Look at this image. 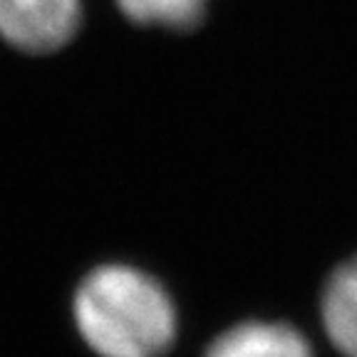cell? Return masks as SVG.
Segmentation results:
<instances>
[{
	"mask_svg": "<svg viewBox=\"0 0 357 357\" xmlns=\"http://www.w3.org/2000/svg\"><path fill=\"white\" fill-rule=\"evenodd\" d=\"M75 323L100 357H162L176 335V310L151 275L112 263L77 288Z\"/></svg>",
	"mask_w": 357,
	"mask_h": 357,
	"instance_id": "1",
	"label": "cell"
},
{
	"mask_svg": "<svg viewBox=\"0 0 357 357\" xmlns=\"http://www.w3.org/2000/svg\"><path fill=\"white\" fill-rule=\"evenodd\" d=\"M79 0H0V35L17 50L52 52L75 38Z\"/></svg>",
	"mask_w": 357,
	"mask_h": 357,
	"instance_id": "2",
	"label": "cell"
},
{
	"mask_svg": "<svg viewBox=\"0 0 357 357\" xmlns=\"http://www.w3.org/2000/svg\"><path fill=\"white\" fill-rule=\"evenodd\" d=\"M206 357H312V350L290 325L251 320L218 335Z\"/></svg>",
	"mask_w": 357,
	"mask_h": 357,
	"instance_id": "3",
	"label": "cell"
},
{
	"mask_svg": "<svg viewBox=\"0 0 357 357\" xmlns=\"http://www.w3.org/2000/svg\"><path fill=\"white\" fill-rule=\"evenodd\" d=\"M320 315L335 350L342 357H357V256L342 263L325 283Z\"/></svg>",
	"mask_w": 357,
	"mask_h": 357,
	"instance_id": "4",
	"label": "cell"
},
{
	"mask_svg": "<svg viewBox=\"0 0 357 357\" xmlns=\"http://www.w3.org/2000/svg\"><path fill=\"white\" fill-rule=\"evenodd\" d=\"M208 0H117V8L137 25L191 30L206 15Z\"/></svg>",
	"mask_w": 357,
	"mask_h": 357,
	"instance_id": "5",
	"label": "cell"
}]
</instances>
